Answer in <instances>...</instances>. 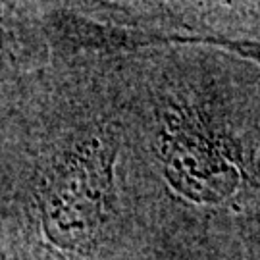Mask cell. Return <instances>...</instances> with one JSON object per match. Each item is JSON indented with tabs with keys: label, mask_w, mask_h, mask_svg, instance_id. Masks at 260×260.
Segmentation results:
<instances>
[{
	"label": "cell",
	"mask_w": 260,
	"mask_h": 260,
	"mask_svg": "<svg viewBox=\"0 0 260 260\" xmlns=\"http://www.w3.org/2000/svg\"><path fill=\"white\" fill-rule=\"evenodd\" d=\"M162 162L170 185L197 205H223L241 189V160L232 143L193 110L168 118Z\"/></svg>",
	"instance_id": "6da1fadb"
},
{
	"label": "cell",
	"mask_w": 260,
	"mask_h": 260,
	"mask_svg": "<svg viewBox=\"0 0 260 260\" xmlns=\"http://www.w3.org/2000/svg\"><path fill=\"white\" fill-rule=\"evenodd\" d=\"M114 147L101 139L85 143L56 170L47 201L50 237L64 247L93 241L112 206Z\"/></svg>",
	"instance_id": "7a4b0ae2"
},
{
	"label": "cell",
	"mask_w": 260,
	"mask_h": 260,
	"mask_svg": "<svg viewBox=\"0 0 260 260\" xmlns=\"http://www.w3.org/2000/svg\"><path fill=\"white\" fill-rule=\"evenodd\" d=\"M176 41H185V43H206L214 47H222L225 50L237 52L243 58H249L252 62L260 66V41H235V39L225 37H187V39H176Z\"/></svg>",
	"instance_id": "3957f363"
}]
</instances>
